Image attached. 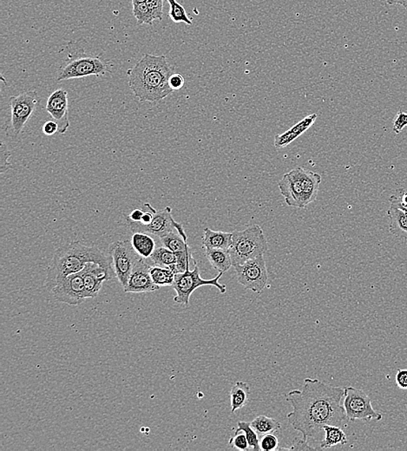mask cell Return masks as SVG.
I'll use <instances>...</instances> for the list:
<instances>
[{
  "mask_svg": "<svg viewBox=\"0 0 407 451\" xmlns=\"http://www.w3.org/2000/svg\"><path fill=\"white\" fill-rule=\"evenodd\" d=\"M343 397L341 387L316 378H305L301 390H293L286 395V400L293 408L286 419L304 440L316 438L324 426H346L348 420L341 405Z\"/></svg>",
  "mask_w": 407,
  "mask_h": 451,
  "instance_id": "cell-1",
  "label": "cell"
},
{
  "mask_svg": "<svg viewBox=\"0 0 407 451\" xmlns=\"http://www.w3.org/2000/svg\"><path fill=\"white\" fill-rule=\"evenodd\" d=\"M173 73L164 55L145 54L128 71L129 86L135 97L142 103H158L174 92L169 85V79Z\"/></svg>",
  "mask_w": 407,
  "mask_h": 451,
  "instance_id": "cell-2",
  "label": "cell"
},
{
  "mask_svg": "<svg viewBox=\"0 0 407 451\" xmlns=\"http://www.w3.org/2000/svg\"><path fill=\"white\" fill-rule=\"evenodd\" d=\"M90 262L97 263L114 272L112 259L96 247H87L79 242L67 243L55 252L47 270V285L49 290L71 274L80 272ZM115 273V272H114Z\"/></svg>",
  "mask_w": 407,
  "mask_h": 451,
  "instance_id": "cell-3",
  "label": "cell"
},
{
  "mask_svg": "<svg viewBox=\"0 0 407 451\" xmlns=\"http://www.w3.org/2000/svg\"><path fill=\"white\" fill-rule=\"evenodd\" d=\"M267 249L269 246L262 228L258 225H252L243 231L233 232L229 251L235 266L265 255Z\"/></svg>",
  "mask_w": 407,
  "mask_h": 451,
  "instance_id": "cell-4",
  "label": "cell"
},
{
  "mask_svg": "<svg viewBox=\"0 0 407 451\" xmlns=\"http://www.w3.org/2000/svg\"><path fill=\"white\" fill-rule=\"evenodd\" d=\"M224 273H220L217 277L211 280H203L200 274V269L198 265L193 269L187 270L186 272L176 273L174 284L172 287L176 292L174 302L181 306L188 307L190 306V299L197 289L205 285H212L217 288L221 293H225L227 288L225 285H221L219 282Z\"/></svg>",
  "mask_w": 407,
  "mask_h": 451,
  "instance_id": "cell-5",
  "label": "cell"
},
{
  "mask_svg": "<svg viewBox=\"0 0 407 451\" xmlns=\"http://www.w3.org/2000/svg\"><path fill=\"white\" fill-rule=\"evenodd\" d=\"M145 206L153 213L152 223L148 225H143L140 223L127 221L128 227L133 232H143L147 234L156 235L163 238V237L171 234L172 232H178L184 239L188 240V236L183 226L176 223L172 216V209L171 206H167L161 211H157L150 203H145Z\"/></svg>",
  "mask_w": 407,
  "mask_h": 451,
  "instance_id": "cell-6",
  "label": "cell"
},
{
  "mask_svg": "<svg viewBox=\"0 0 407 451\" xmlns=\"http://www.w3.org/2000/svg\"><path fill=\"white\" fill-rule=\"evenodd\" d=\"M346 419L350 422L357 420L370 422L372 420H382V416L372 408L371 398L363 390L346 387L344 389L343 400Z\"/></svg>",
  "mask_w": 407,
  "mask_h": 451,
  "instance_id": "cell-7",
  "label": "cell"
},
{
  "mask_svg": "<svg viewBox=\"0 0 407 451\" xmlns=\"http://www.w3.org/2000/svg\"><path fill=\"white\" fill-rule=\"evenodd\" d=\"M109 252L116 277L122 287L126 288L130 274L141 257L135 251L130 240H119L112 243Z\"/></svg>",
  "mask_w": 407,
  "mask_h": 451,
  "instance_id": "cell-8",
  "label": "cell"
},
{
  "mask_svg": "<svg viewBox=\"0 0 407 451\" xmlns=\"http://www.w3.org/2000/svg\"><path fill=\"white\" fill-rule=\"evenodd\" d=\"M236 273L237 281L248 290L262 292L267 287L269 274L265 257L250 259L243 264L233 266Z\"/></svg>",
  "mask_w": 407,
  "mask_h": 451,
  "instance_id": "cell-9",
  "label": "cell"
},
{
  "mask_svg": "<svg viewBox=\"0 0 407 451\" xmlns=\"http://www.w3.org/2000/svg\"><path fill=\"white\" fill-rule=\"evenodd\" d=\"M39 103V96L34 90L11 97L9 99L11 122L14 135H18L23 132V130L31 119Z\"/></svg>",
  "mask_w": 407,
  "mask_h": 451,
  "instance_id": "cell-10",
  "label": "cell"
},
{
  "mask_svg": "<svg viewBox=\"0 0 407 451\" xmlns=\"http://www.w3.org/2000/svg\"><path fill=\"white\" fill-rule=\"evenodd\" d=\"M110 69L107 63L102 61L99 56H85L73 60L63 68L59 75L58 81L70 80L90 76L103 77Z\"/></svg>",
  "mask_w": 407,
  "mask_h": 451,
  "instance_id": "cell-11",
  "label": "cell"
},
{
  "mask_svg": "<svg viewBox=\"0 0 407 451\" xmlns=\"http://www.w3.org/2000/svg\"><path fill=\"white\" fill-rule=\"evenodd\" d=\"M51 292L56 302L69 304V306L81 304L88 299L82 271L71 274L65 280L60 281L55 288L51 289Z\"/></svg>",
  "mask_w": 407,
  "mask_h": 451,
  "instance_id": "cell-12",
  "label": "cell"
},
{
  "mask_svg": "<svg viewBox=\"0 0 407 451\" xmlns=\"http://www.w3.org/2000/svg\"><path fill=\"white\" fill-rule=\"evenodd\" d=\"M278 186L286 204L293 208L305 209L303 183H301V167H297L286 173L282 176Z\"/></svg>",
  "mask_w": 407,
  "mask_h": 451,
  "instance_id": "cell-13",
  "label": "cell"
},
{
  "mask_svg": "<svg viewBox=\"0 0 407 451\" xmlns=\"http://www.w3.org/2000/svg\"><path fill=\"white\" fill-rule=\"evenodd\" d=\"M47 111L51 116L59 125L60 134H65L70 127L69 101L66 89H59L52 92L48 97Z\"/></svg>",
  "mask_w": 407,
  "mask_h": 451,
  "instance_id": "cell-14",
  "label": "cell"
},
{
  "mask_svg": "<svg viewBox=\"0 0 407 451\" xmlns=\"http://www.w3.org/2000/svg\"><path fill=\"white\" fill-rule=\"evenodd\" d=\"M150 268L149 263L141 257L135 266L126 288H123L124 292L141 293L159 290L160 287L154 283L150 276Z\"/></svg>",
  "mask_w": 407,
  "mask_h": 451,
  "instance_id": "cell-15",
  "label": "cell"
},
{
  "mask_svg": "<svg viewBox=\"0 0 407 451\" xmlns=\"http://www.w3.org/2000/svg\"><path fill=\"white\" fill-rule=\"evenodd\" d=\"M82 273L88 299L97 298L103 287L104 281L111 280L116 276L114 272L94 262L88 263L82 270Z\"/></svg>",
  "mask_w": 407,
  "mask_h": 451,
  "instance_id": "cell-16",
  "label": "cell"
},
{
  "mask_svg": "<svg viewBox=\"0 0 407 451\" xmlns=\"http://www.w3.org/2000/svg\"><path fill=\"white\" fill-rule=\"evenodd\" d=\"M316 118H317V115H309L307 118H305L303 120H301L300 122L296 124L291 129L286 131L285 133L275 135V148H284V147L291 144L293 141H295L297 137H299L300 135H303L305 131L312 125Z\"/></svg>",
  "mask_w": 407,
  "mask_h": 451,
  "instance_id": "cell-17",
  "label": "cell"
},
{
  "mask_svg": "<svg viewBox=\"0 0 407 451\" xmlns=\"http://www.w3.org/2000/svg\"><path fill=\"white\" fill-rule=\"evenodd\" d=\"M391 234L407 240V213L397 206L390 205L387 211Z\"/></svg>",
  "mask_w": 407,
  "mask_h": 451,
  "instance_id": "cell-18",
  "label": "cell"
},
{
  "mask_svg": "<svg viewBox=\"0 0 407 451\" xmlns=\"http://www.w3.org/2000/svg\"><path fill=\"white\" fill-rule=\"evenodd\" d=\"M233 233L214 231L206 228L202 237V246L205 248H219L229 249L232 244Z\"/></svg>",
  "mask_w": 407,
  "mask_h": 451,
  "instance_id": "cell-19",
  "label": "cell"
},
{
  "mask_svg": "<svg viewBox=\"0 0 407 451\" xmlns=\"http://www.w3.org/2000/svg\"><path fill=\"white\" fill-rule=\"evenodd\" d=\"M205 255L214 269L220 273H226L233 266L229 251L219 248H205Z\"/></svg>",
  "mask_w": 407,
  "mask_h": 451,
  "instance_id": "cell-20",
  "label": "cell"
},
{
  "mask_svg": "<svg viewBox=\"0 0 407 451\" xmlns=\"http://www.w3.org/2000/svg\"><path fill=\"white\" fill-rule=\"evenodd\" d=\"M130 242L135 251L143 259H150L156 250V242L147 233L135 232Z\"/></svg>",
  "mask_w": 407,
  "mask_h": 451,
  "instance_id": "cell-21",
  "label": "cell"
},
{
  "mask_svg": "<svg viewBox=\"0 0 407 451\" xmlns=\"http://www.w3.org/2000/svg\"><path fill=\"white\" fill-rule=\"evenodd\" d=\"M250 387L246 382L238 381L231 390V412L235 413L246 406L250 400Z\"/></svg>",
  "mask_w": 407,
  "mask_h": 451,
  "instance_id": "cell-22",
  "label": "cell"
},
{
  "mask_svg": "<svg viewBox=\"0 0 407 451\" xmlns=\"http://www.w3.org/2000/svg\"><path fill=\"white\" fill-rule=\"evenodd\" d=\"M325 438L320 443V449L327 450L338 445H345L348 443V437L341 427L326 426L323 427Z\"/></svg>",
  "mask_w": 407,
  "mask_h": 451,
  "instance_id": "cell-23",
  "label": "cell"
},
{
  "mask_svg": "<svg viewBox=\"0 0 407 451\" xmlns=\"http://www.w3.org/2000/svg\"><path fill=\"white\" fill-rule=\"evenodd\" d=\"M251 426L257 432L259 435L269 433L280 435L281 431V423L272 417L266 416H258L252 421Z\"/></svg>",
  "mask_w": 407,
  "mask_h": 451,
  "instance_id": "cell-24",
  "label": "cell"
},
{
  "mask_svg": "<svg viewBox=\"0 0 407 451\" xmlns=\"http://www.w3.org/2000/svg\"><path fill=\"white\" fill-rule=\"evenodd\" d=\"M150 273L158 287H171L174 284L176 273L171 268L153 265L150 266Z\"/></svg>",
  "mask_w": 407,
  "mask_h": 451,
  "instance_id": "cell-25",
  "label": "cell"
},
{
  "mask_svg": "<svg viewBox=\"0 0 407 451\" xmlns=\"http://www.w3.org/2000/svg\"><path fill=\"white\" fill-rule=\"evenodd\" d=\"M153 265L164 266V268L174 269L177 262L176 254L174 252L168 249L167 247H160L156 248L152 257L150 258Z\"/></svg>",
  "mask_w": 407,
  "mask_h": 451,
  "instance_id": "cell-26",
  "label": "cell"
},
{
  "mask_svg": "<svg viewBox=\"0 0 407 451\" xmlns=\"http://www.w3.org/2000/svg\"><path fill=\"white\" fill-rule=\"evenodd\" d=\"M160 239L163 246L174 252L176 254L183 253V252H186L188 248H190V247L188 246V240L184 239L177 231L172 232L171 234Z\"/></svg>",
  "mask_w": 407,
  "mask_h": 451,
  "instance_id": "cell-27",
  "label": "cell"
},
{
  "mask_svg": "<svg viewBox=\"0 0 407 451\" xmlns=\"http://www.w3.org/2000/svg\"><path fill=\"white\" fill-rule=\"evenodd\" d=\"M133 15L137 18L138 25H153L154 20H157L152 9L150 8L147 3H135L133 2Z\"/></svg>",
  "mask_w": 407,
  "mask_h": 451,
  "instance_id": "cell-28",
  "label": "cell"
},
{
  "mask_svg": "<svg viewBox=\"0 0 407 451\" xmlns=\"http://www.w3.org/2000/svg\"><path fill=\"white\" fill-rule=\"evenodd\" d=\"M237 431H242L244 432L245 435H246L250 450H260V435L257 432L252 428L251 423L243 422V421H241V422L237 424Z\"/></svg>",
  "mask_w": 407,
  "mask_h": 451,
  "instance_id": "cell-29",
  "label": "cell"
},
{
  "mask_svg": "<svg viewBox=\"0 0 407 451\" xmlns=\"http://www.w3.org/2000/svg\"><path fill=\"white\" fill-rule=\"evenodd\" d=\"M171 6L169 9V17H171L173 22L175 23H186V25H191L192 21L190 18L188 17L186 9L183 6H181L176 0H167Z\"/></svg>",
  "mask_w": 407,
  "mask_h": 451,
  "instance_id": "cell-30",
  "label": "cell"
},
{
  "mask_svg": "<svg viewBox=\"0 0 407 451\" xmlns=\"http://www.w3.org/2000/svg\"><path fill=\"white\" fill-rule=\"evenodd\" d=\"M259 445L260 450L262 451L279 450V439L277 435L269 433L261 435Z\"/></svg>",
  "mask_w": 407,
  "mask_h": 451,
  "instance_id": "cell-31",
  "label": "cell"
},
{
  "mask_svg": "<svg viewBox=\"0 0 407 451\" xmlns=\"http://www.w3.org/2000/svg\"><path fill=\"white\" fill-rule=\"evenodd\" d=\"M229 445L237 450H250L246 435L242 431H236L233 437L229 440Z\"/></svg>",
  "mask_w": 407,
  "mask_h": 451,
  "instance_id": "cell-32",
  "label": "cell"
},
{
  "mask_svg": "<svg viewBox=\"0 0 407 451\" xmlns=\"http://www.w3.org/2000/svg\"><path fill=\"white\" fill-rule=\"evenodd\" d=\"M10 158L11 152H9L8 147L2 142L1 146H0V161H1V164H0V173H1V174L13 168V164L11 163Z\"/></svg>",
  "mask_w": 407,
  "mask_h": 451,
  "instance_id": "cell-33",
  "label": "cell"
},
{
  "mask_svg": "<svg viewBox=\"0 0 407 451\" xmlns=\"http://www.w3.org/2000/svg\"><path fill=\"white\" fill-rule=\"evenodd\" d=\"M147 5L152 9V13L158 20H163L164 0H147Z\"/></svg>",
  "mask_w": 407,
  "mask_h": 451,
  "instance_id": "cell-34",
  "label": "cell"
},
{
  "mask_svg": "<svg viewBox=\"0 0 407 451\" xmlns=\"http://www.w3.org/2000/svg\"><path fill=\"white\" fill-rule=\"evenodd\" d=\"M407 126V113L399 111L394 122V132L399 134Z\"/></svg>",
  "mask_w": 407,
  "mask_h": 451,
  "instance_id": "cell-35",
  "label": "cell"
},
{
  "mask_svg": "<svg viewBox=\"0 0 407 451\" xmlns=\"http://www.w3.org/2000/svg\"><path fill=\"white\" fill-rule=\"evenodd\" d=\"M186 84V80L182 75L179 73H173L169 79V85L173 92H176L182 89Z\"/></svg>",
  "mask_w": 407,
  "mask_h": 451,
  "instance_id": "cell-36",
  "label": "cell"
},
{
  "mask_svg": "<svg viewBox=\"0 0 407 451\" xmlns=\"http://www.w3.org/2000/svg\"><path fill=\"white\" fill-rule=\"evenodd\" d=\"M315 448H312V447L309 446L308 441L304 440L303 438H295L293 440L292 446L290 448L286 449H279V450H315Z\"/></svg>",
  "mask_w": 407,
  "mask_h": 451,
  "instance_id": "cell-37",
  "label": "cell"
},
{
  "mask_svg": "<svg viewBox=\"0 0 407 451\" xmlns=\"http://www.w3.org/2000/svg\"><path fill=\"white\" fill-rule=\"evenodd\" d=\"M42 130L44 135H54L59 131V123L56 121H47L43 125Z\"/></svg>",
  "mask_w": 407,
  "mask_h": 451,
  "instance_id": "cell-38",
  "label": "cell"
},
{
  "mask_svg": "<svg viewBox=\"0 0 407 451\" xmlns=\"http://www.w3.org/2000/svg\"><path fill=\"white\" fill-rule=\"evenodd\" d=\"M396 383L399 389L407 390V369L397 371Z\"/></svg>",
  "mask_w": 407,
  "mask_h": 451,
  "instance_id": "cell-39",
  "label": "cell"
},
{
  "mask_svg": "<svg viewBox=\"0 0 407 451\" xmlns=\"http://www.w3.org/2000/svg\"><path fill=\"white\" fill-rule=\"evenodd\" d=\"M143 214H145V212L141 209H134L133 211L126 217V220L134 221V223H139V221H141L142 220Z\"/></svg>",
  "mask_w": 407,
  "mask_h": 451,
  "instance_id": "cell-40",
  "label": "cell"
},
{
  "mask_svg": "<svg viewBox=\"0 0 407 451\" xmlns=\"http://www.w3.org/2000/svg\"><path fill=\"white\" fill-rule=\"evenodd\" d=\"M152 219H153V213L152 210H150V212H145V214H143L142 220L141 221H139V223L143 225H148L150 223H152Z\"/></svg>",
  "mask_w": 407,
  "mask_h": 451,
  "instance_id": "cell-41",
  "label": "cell"
},
{
  "mask_svg": "<svg viewBox=\"0 0 407 451\" xmlns=\"http://www.w3.org/2000/svg\"><path fill=\"white\" fill-rule=\"evenodd\" d=\"M386 2L389 6H401L407 10V0H386Z\"/></svg>",
  "mask_w": 407,
  "mask_h": 451,
  "instance_id": "cell-42",
  "label": "cell"
},
{
  "mask_svg": "<svg viewBox=\"0 0 407 451\" xmlns=\"http://www.w3.org/2000/svg\"><path fill=\"white\" fill-rule=\"evenodd\" d=\"M147 0H133V2L135 3H145Z\"/></svg>",
  "mask_w": 407,
  "mask_h": 451,
  "instance_id": "cell-43",
  "label": "cell"
},
{
  "mask_svg": "<svg viewBox=\"0 0 407 451\" xmlns=\"http://www.w3.org/2000/svg\"><path fill=\"white\" fill-rule=\"evenodd\" d=\"M405 212H406V213H407V209L406 210V211H405Z\"/></svg>",
  "mask_w": 407,
  "mask_h": 451,
  "instance_id": "cell-44",
  "label": "cell"
}]
</instances>
